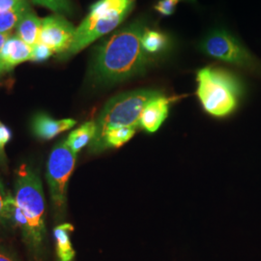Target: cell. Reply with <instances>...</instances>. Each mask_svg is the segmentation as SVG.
I'll list each match as a JSON object with an SVG mask.
<instances>
[{
    "label": "cell",
    "instance_id": "obj_7",
    "mask_svg": "<svg viewBox=\"0 0 261 261\" xmlns=\"http://www.w3.org/2000/svg\"><path fill=\"white\" fill-rule=\"evenodd\" d=\"M129 13L130 12L128 11L116 12L99 19H93L87 16L80 24V27L75 28L74 42L63 56L68 58L74 56L84 49V47L89 46L98 38L110 33L121 23Z\"/></svg>",
    "mask_w": 261,
    "mask_h": 261
},
{
    "label": "cell",
    "instance_id": "obj_17",
    "mask_svg": "<svg viewBox=\"0 0 261 261\" xmlns=\"http://www.w3.org/2000/svg\"><path fill=\"white\" fill-rule=\"evenodd\" d=\"M28 8L29 6L24 9L0 12V33H10L13 28H17L19 20Z\"/></svg>",
    "mask_w": 261,
    "mask_h": 261
},
{
    "label": "cell",
    "instance_id": "obj_9",
    "mask_svg": "<svg viewBox=\"0 0 261 261\" xmlns=\"http://www.w3.org/2000/svg\"><path fill=\"white\" fill-rule=\"evenodd\" d=\"M75 124L76 121L72 118L55 119L47 113L39 112L31 120V130L38 140L47 141L72 129Z\"/></svg>",
    "mask_w": 261,
    "mask_h": 261
},
{
    "label": "cell",
    "instance_id": "obj_4",
    "mask_svg": "<svg viewBox=\"0 0 261 261\" xmlns=\"http://www.w3.org/2000/svg\"><path fill=\"white\" fill-rule=\"evenodd\" d=\"M161 94L157 89H138L112 97L105 105L95 121L96 134L92 141L101 139L103 134L111 129L122 127L139 129L140 115L144 107Z\"/></svg>",
    "mask_w": 261,
    "mask_h": 261
},
{
    "label": "cell",
    "instance_id": "obj_10",
    "mask_svg": "<svg viewBox=\"0 0 261 261\" xmlns=\"http://www.w3.org/2000/svg\"><path fill=\"white\" fill-rule=\"evenodd\" d=\"M28 60H32V47L17 35L11 36L0 53V76Z\"/></svg>",
    "mask_w": 261,
    "mask_h": 261
},
{
    "label": "cell",
    "instance_id": "obj_2",
    "mask_svg": "<svg viewBox=\"0 0 261 261\" xmlns=\"http://www.w3.org/2000/svg\"><path fill=\"white\" fill-rule=\"evenodd\" d=\"M11 210V224L20 230L28 250L40 255L47 237L46 200L41 178L27 164H21L15 172Z\"/></svg>",
    "mask_w": 261,
    "mask_h": 261
},
{
    "label": "cell",
    "instance_id": "obj_18",
    "mask_svg": "<svg viewBox=\"0 0 261 261\" xmlns=\"http://www.w3.org/2000/svg\"><path fill=\"white\" fill-rule=\"evenodd\" d=\"M34 4L41 5L56 12L58 15H72L73 6L71 0H31Z\"/></svg>",
    "mask_w": 261,
    "mask_h": 261
},
{
    "label": "cell",
    "instance_id": "obj_16",
    "mask_svg": "<svg viewBox=\"0 0 261 261\" xmlns=\"http://www.w3.org/2000/svg\"><path fill=\"white\" fill-rule=\"evenodd\" d=\"M14 196L4 186L0 178V226L7 227L11 224V206Z\"/></svg>",
    "mask_w": 261,
    "mask_h": 261
},
{
    "label": "cell",
    "instance_id": "obj_15",
    "mask_svg": "<svg viewBox=\"0 0 261 261\" xmlns=\"http://www.w3.org/2000/svg\"><path fill=\"white\" fill-rule=\"evenodd\" d=\"M168 45V37L161 31L145 28L141 35V46L149 56L162 54Z\"/></svg>",
    "mask_w": 261,
    "mask_h": 261
},
{
    "label": "cell",
    "instance_id": "obj_6",
    "mask_svg": "<svg viewBox=\"0 0 261 261\" xmlns=\"http://www.w3.org/2000/svg\"><path fill=\"white\" fill-rule=\"evenodd\" d=\"M200 48L207 56L261 77V60L238 38L225 30H216L208 34Z\"/></svg>",
    "mask_w": 261,
    "mask_h": 261
},
{
    "label": "cell",
    "instance_id": "obj_11",
    "mask_svg": "<svg viewBox=\"0 0 261 261\" xmlns=\"http://www.w3.org/2000/svg\"><path fill=\"white\" fill-rule=\"evenodd\" d=\"M169 103L170 99L163 93L149 101L140 115V129L148 134L156 133L168 118Z\"/></svg>",
    "mask_w": 261,
    "mask_h": 261
},
{
    "label": "cell",
    "instance_id": "obj_12",
    "mask_svg": "<svg viewBox=\"0 0 261 261\" xmlns=\"http://www.w3.org/2000/svg\"><path fill=\"white\" fill-rule=\"evenodd\" d=\"M41 28L42 19H39L37 16L28 8L24 12L17 27V36L29 46L33 47L39 42Z\"/></svg>",
    "mask_w": 261,
    "mask_h": 261
},
{
    "label": "cell",
    "instance_id": "obj_5",
    "mask_svg": "<svg viewBox=\"0 0 261 261\" xmlns=\"http://www.w3.org/2000/svg\"><path fill=\"white\" fill-rule=\"evenodd\" d=\"M76 154L70 149L65 140L56 143L47 165V182L56 220H61L67 207V189L75 166Z\"/></svg>",
    "mask_w": 261,
    "mask_h": 261
},
{
    "label": "cell",
    "instance_id": "obj_14",
    "mask_svg": "<svg viewBox=\"0 0 261 261\" xmlns=\"http://www.w3.org/2000/svg\"><path fill=\"white\" fill-rule=\"evenodd\" d=\"M96 134L95 121H87L73 130L65 140L67 146L77 155L79 152L89 145Z\"/></svg>",
    "mask_w": 261,
    "mask_h": 261
},
{
    "label": "cell",
    "instance_id": "obj_23",
    "mask_svg": "<svg viewBox=\"0 0 261 261\" xmlns=\"http://www.w3.org/2000/svg\"><path fill=\"white\" fill-rule=\"evenodd\" d=\"M10 37H11L10 33H0V53Z\"/></svg>",
    "mask_w": 261,
    "mask_h": 261
},
{
    "label": "cell",
    "instance_id": "obj_24",
    "mask_svg": "<svg viewBox=\"0 0 261 261\" xmlns=\"http://www.w3.org/2000/svg\"><path fill=\"white\" fill-rule=\"evenodd\" d=\"M7 166V157H6V153H2L0 151V167L2 168H6Z\"/></svg>",
    "mask_w": 261,
    "mask_h": 261
},
{
    "label": "cell",
    "instance_id": "obj_3",
    "mask_svg": "<svg viewBox=\"0 0 261 261\" xmlns=\"http://www.w3.org/2000/svg\"><path fill=\"white\" fill-rule=\"evenodd\" d=\"M196 95L203 110L215 117H226L239 107L246 94L242 80L232 72L205 67L196 74Z\"/></svg>",
    "mask_w": 261,
    "mask_h": 261
},
{
    "label": "cell",
    "instance_id": "obj_1",
    "mask_svg": "<svg viewBox=\"0 0 261 261\" xmlns=\"http://www.w3.org/2000/svg\"><path fill=\"white\" fill-rule=\"evenodd\" d=\"M144 29L143 21L138 19L105 40L96 48L88 71L89 84L106 87L144 75L155 62L141 46Z\"/></svg>",
    "mask_w": 261,
    "mask_h": 261
},
{
    "label": "cell",
    "instance_id": "obj_21",
    "mask_svg": "<svg viewBox=\"0 0 261 261\" xmlns=\"http://www.w3.org/2000/svg\"><path fill=\"white\" fill-rule=\"evenodd\" d=\"M28 7L27 0H0V12L24 9Z\"/></svg>",
    "mask_w": 261,
    "mask_h": 261
},
{
    "label": "cell",
    "instance_id": "obj_22",
    "mask_svg": "<svg viewBox=\"0 0 261 261\" xmlns=\"http://www.w3.org/2000/svg\"><path fill=\"white\" fill-rule=\"evenodd\" d=\"M0 261H18V259L7 250L0 248Z\"/></svg>",
    "mask_w": 261,
    "mask_h": 261
},
{
    "label": "cell",
    "instance_id": "obj_19",
    "mask_svg": "<svg viewBox=\"0 0 261 261\" xmlns=\"http://www.w3.org/2000/svg\"><path fill=\"white\" fill-rule=\"evenodd\" d=\"M54 51L45 46L42 43H37L32 47V61L35 62H42L47 60L48 57L53 56Z\"/></svg>",
    "mask_w": 261,
    "mask_h": 261
},
{
    "label": "cell",
    "instance_id": "obj_20",
    "mask_svg": "<svg viewBox=\"0 0 261 261\" xmlns=\"http://www.w3.org/2000/svg\"><path fill=\"white\" fill-rule=\"evenodd\" d=\"M177 0H159L155 10L163 16H171L177 5Z\"/></svg>",
    "mask_w": 261,
    "mask_h": 261
},
{
    "label": "cell",
    "instance_id": "obj_13",
    "mask_svg": "<svg viewBox=\"0 0 261 261\" xmlns=\"http://www.w3.org/2000/svg\"><path fill=\"white\" fill-rule=\"evenodd\" d=\"M73 231V224L68 223L59 224L54 229L56 242V253L59 261H73L75 257V250L71 242V233Z\"/></svg>",
    "mask_w": 261,
    "mask_h": 261
},
{
    "label": "cell",
    "instance_id": "obj_8",
    "mask_svg": "<svg viewBox=\"0 0 261 261\" xmlns=\"http://www.w3.org/2000/svg\"><path fill=\"white\" fill-rule=\"evenodd\" d=\"M75 28L62 15H54L42 19L39 42L56 54L64 55L71 47L75 38Z\"/></svg>",
    "mask_w": 261,
    "mask_h": 261
},
{
    "label": "cell",
    "instance_id": "obj_25",
    "mask_svg": "<svg viewBox=\"0 0 261 261\" xmlns=\"http://www.w3.org/2000/svg\"><path fill=\"white\" fill-rule=\"evenodd\" d=\"M178 2H179V1H180V0H177Z\"/></svg>",
    "mask_w": 261,
    "mask_h": 261
}]
</instances>
